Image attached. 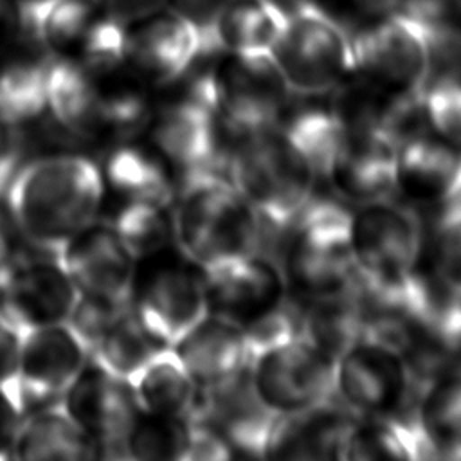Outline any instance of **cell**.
Masks as SVG:
<instances>
[{
  "mask_svg": "<svg viewBox=\"0 0 461 461\" xmlns=\"http://www.w3.org/2000/svg\"><path fill=\"white\" fill-rule=\"evenodd\" d=\"M103 194L101 167L77 153L22 164L4 193L13 225L32 247L52 256L95 220Z\"/></svg>",
  "mask_w": 461,
  "mask_h": 461,
  "instance_id": "6da1fadb",
  "label": "cell"
},
{
  "mask_svg": "<svg viewBox=\"0 0 461 461\" xmlns=\"http://www.w3.org/2000/svg\"><path fill=\"white\" fill-rule=\"evenodd\" d=\"M173 203V240L200 268L259 250L265 229L258 214L216 169L184 171Z\"/></svg>",
  "mask_w": 461,
  "mask_h": 461,
  "instance_id": "7a4b0ae2",
  "label": "cell"
},
{
  "mask_svg": "<svg viewBox=\"0 0 461 461\" xmlns=\"http://www.w3.org/2000/svg\"><path fill=\"white\" fill-rule=\"evenodd\" d=\"M229 180L265 230L286 232L313 198L319 173L303 148L277 124L238 140L229 157Z\"/></svg>",
  "mask_w": 461,
  "mask_h": 461,
  "instance_id": "3957f363",
  "label": "cell"
},
{
  "mask_svg": "<svg viewBox=\"0 0 461 461\" xmlns=\"http://www.w3.org/2000/svg\"><path fill=\"white\" fill-rule=\"evenodd\" d=\"M281 268L288 288L308 301L355 292L360 285L349 240V211L310 200L286 229Z\"/></svg>",
  "mask_w": 461,
  "mask_h": 461,
  "instance_id": "277c9868",
  "label": "cell"
},
{
  "mask_svg": "<svg viewBox=\"0 0 461 461\" xmlns=\"http://www.w3.org/2000/svg\"><path fill=\"white\" fill-rule=\"evenodd\" d=\"M272 58L292 94L328 95L353 74V31L315 0H295Z\"/></svg>",
  "mask_w": 461,
  "mask_h": 461,
  "instance_id": "5b68a950",
  "label": "cell"
},
{
  "mask_svg": "<svg viewBox=\"0 0 461 461\" xmlns=\"http://www.w3.org/2000/svg\"><path fill=\"white\" fill-rule=\"evenodd\" d=\"M189 94L207 104L221 131L236 140L277 126L292 97L272 56L238 54L200 74Z\"/></svg>",
  "mask_w": 461,
  "mask_h": 461,
  "instance_id": "8992f818",
  "label": "cell"
},
{
  "mask_svg": "<svg viewBox=\"0 0 461 461\" xmlns=\"http://www.w3.org/2000/svg\"><path fill=\"white\" fill-rule=\"evenodd\" d=\"M434 70L432 31L396 9L353 32L351 77L385 97L418 95Z\"/></svg>",
  "mask_w": 461,
  "mask_h": 461,
  "instance_id": "52a82bcc",
  "label": "cell"
},
{
  "mask_svg": "<svg viewBox=\"0 0 461 461\" xmlns=\"http://www.w3.org/2000/svg\"><path fill=\"white\" fill-rule=\"evenodd\" d=\"M349 240L366 290L398 288L421 274L423 229L409 203L391 196L358 203L349 211Z\"/></svg>",
  "mask_w": 461,
  "mask_h": 461,
  "instance_id": "ba28073f",
  "label": "cell"
},
{
  "mask_svg": "<svg viewBox=\"0 0 461 461\" xmlns=\"http://www.w3.org/2000/svg\"><path fill=\"white\" fill-rule=\"evenodd\" d=\"M335 358L301 331L249 357V384L276 416L299 414L333 400Z\"/></svg>",
  "mask_w": 461,
  "mask_h": 461,
  "instance_id": "9c48e42d",
  "label": "cell"
},
{
  "mask_svg": "<svg viewBox=\"0 0 461 461\" xmlns=\"http://www.w3.org/2000/svg\"><path fill=\"white\" fill-rule=\"evenodd\" d=\"M416 387L407 357L375 335L362 333L335 357L333 396L355 416L405 411Z\"/></svg>",
  "mask_w": 461,
  "mask_h": 461,
  "instance_id": "30bf717a",
  "label": "cell"
},
{
  "mask_svg": "<svg viewBox=\"0 0 461 461\" xmlns=\"http://www.w3.org/2000/svg\"><path fill=\"white\" fill-rule=\"evenodd\" d=\"M77 295V288L52 254H11L0 263V324L18 339L32 330L67 322Z\"/></svg>",
  "mask_w": 461,
  "mask_h": 461,
  "instance_id": "8fae6325",
  "label": "cell"
},
{
  "mask_svg": "<svg viewBox=\"0 0 461 461\" xmlns=\"http://www.w3.org/2000/svg\"><path fill=\"white\" fill-rule=\"evenodd\" d=\"M90 360L86 344L67 324L32 330L18 339L14 405L20 414L58 402Z\"/></svg>",
  "mask_w": 461,
  "mask_h": 461,
  "instance_id": "7c38bea8",
  "label": "cell"
},
{
  "mask_svg": "<svg viewBox=\"0 0 461 461\" xmlns=\"http://www.w3.org/2000/svg\"><path fill=\"white\" fill-rule=\"evenodd\" d=\"M398 140L384 128L342 124L322 178L346 202L366 203L394 194Z\"/></svg>",
  "mask_w": 461,
  "mask_h": 461,
  "instance_id": "4fadbf2b",
  "label": "cell"
},
{
  "mask_svg": "<svg viewBox=\"0 0 461 461\" xmlns=\"http://www.w3.org/2000/svg\"><path fill=\"white\" fill-rule=\"evenodd\" d=\"M209 313L241 326L279 308L288 285L281 263L261 250L220 259L202 268Z\"/></svg>",
  "mask_w": 461,
  "mask_h": 461,
  "instance_id": "5bb4252c",
  "label": "cell"
},
{
  "mask_svg": "<svg viewBox=\"0 0 461 461\" xmlns=\"http://www.w3.org/2000/svg\"><path fill=\"white\" fill-rule=\"evenodd\" d=\"M54 258L83 295L130 304L135 294V256L112 223L92 221L74 234Z\"/></svg>",
  "mask_w": 461,
  "mask_h": 461,
  "instance_id": "9a60e30c",
  "label": "cell"
},
{
  "mask_svg": "<svg viewBox=\"0 0 461 461\" xmlns=\"http://www.w3.org/2000/svg\"><path fill=\"white\" fill-rule=\"evenodd\" d=\"M135 315L162 346H175L207 313L203 276L182 265H162L137 290Z\"/></svg>",
  "mask_w": 461,
  "mask_h": 461,
  "instance_id": "2e32d148",
  "label": "cell"
},
{
  "mask_svg": "<svg viewBox=\"0 0 461 461\" xmlns=\"http://www.w3.org/2000/svg\"><path fill=\"white\" fill-rule=\"evenodd\" d=\"M394 193L416 205L445 207L461 200V149L418 130L396 149Z\"/></svg>",
  "mask_w": 461,
  "mask_h": 461,
  "instance_id": "e0dca14e",
  "label": "cell"
},
{
  "mask_svg": "<svg viewBox=\"0 0 461 461\" xmlns=\"http://www.w3.org/2000/svg\"><path fill=\"white\" fill-rule=\"evenodd\" d=\"M59 403L110 457H117L119 443L139 412L128 382L112 376L95 364H86L63 393Z\"/></svg>",
  "mask_w": 461,
  "mask_h": 461,
  "instance_id": "ac0fdd59",
  "label": "cell"
},
{
  "mask_svg": "<svg viewBox=\"0 0 461 461\" xmlns=\"http://www.w3.org/2000/svg\"><path fill=\"white\" fill-rule=\"evenodd\" d=\"M214 56L203 31L180 13L162 14L130 32L128 65L153 85H169L200 58Z\"/></svg>",
  "mask_w": 461,
  "mask_h": 461,
  "instance_id": "d6986e66",
  "label": "cell"
},
{
  "mask_svg": "<svg viewBox=\"0 0 461 461\" xmlns=\"http://www.w3.org/2000/svg\"><path fill=\"white\" fill-rule=\"evenodd\" d=\"M171 348L203 393L230 384L249 366L243 326L216 313H207Z\"/></svg>",
  "mask_w": 461,
  "mask_h": 461,
  "instance_id": "ffe728a7",
  "label": "cell"
},
{
  "mask_svg": "<svg viewBox=\"0 0 461 461\" xmlns=\"http://www.w3.org/2000/svg\"><path fill=\"white\" fill-rule=\"evenodd\" d=\"M220 124L193 94L167 104L153 119V146L182 171L214 169L220 158Z\"/></svg>",
  "mask_w": 461,
  "mask_h": 461,
  "instance_id": "44dd1931",
  "label": "cell"
},
{
  "mask_svg": "<svg viewBox=\"0 0 461 461\" xmlns=\"http://www.w3.org/2000/svg\"><path fill=\"white\" fill-rule=\"evenodd\" d=\"M196 420L218 430L230 448L252 457H265L276 414L256 398L245 371L230 384L203 393Z\"/></svg>",
  "mask_w": 461,
  "mask_h": 461,
  "instance_id": "7402d4cb",
  "label": "cell"
},
{
  "mask_svg": "<svg viewBox=\"0 0 461 461\" xmlns=\"http://www.w3.org/2000/svg\"><path fill=\"white\" fill-rule=\"evenodd\" d=\"M333 400L299 414L276 416L265 457L342 459L355 414Z\"/></svg>",
  "mask_w": 461,
  "mask_h": 461,
  "instance_id": "603a6c76",
  "label": "cell"
},
{
  "mask_svg": "<svg viewBox=\"0 0 461 461\" xmlns=\"http://www.w3.org/2000/svg\"><path fill=\"white\" fill-rule=\"evenodd\" d=\"M101 445L90 438L58 402L36 407L18 420L11 443L16 459L79 461L101 456Z\"/></svg>",
  "mask_w": 461,
  "mask_h": 461,
  "instance_id": "cb8c5ba5",
  "label": "cell"
},
{
  "mask_svg": "<svg viewBox=\"0 0 461 461\" xmlns=\"http://www.w3.org/2000/svg\"><path fill=\"white\" fill-rule=\"evenodd\" d=\"M139 411L164 418L196 420L203 391L189 376L173 348L162 346L128 380Z\"/></svg>",
  "mask_w": 461,
  "mask_h": 461,
  "instance_id": "d4e9b609",
  "label": "cell"
},
{
  "mask_svg": "<svg viewBox=\"0 0 461 461\" xmlns=\"http://www.w3.org/2000/svg\"><path fill=\"white\" fill-rule=\"evenodd\" d=\"M436 450L418 414L400 411L380 416H355L348 430L342 459H421Z\"/></svg>",
  "mask_w": 461,
  "mask_h": 461,
  "instance_id": "484cf974",
  "label": "cell"
},
{
  "mask_svg": "<svg viewBox=\"0 0 461 461\" xmlns=\"http://www.w3.org/2000/svg\"><path fill=\"white\" fill-rule=\"evenodd\" d=\"M45 101L61 130L81 137L101 130V90L79 61L63 56L45 61Z\"/></svg>",
  "mask_w": 461,
  "mask_h": 461,
  "instance_id": "4316f807",
  "label": "cell"
},
{
  "mask_svg": "<svg viewBox=\"0 0 461 461\" xmlns=\"http://www.w3.org/2000/svg\"><path fill=\"white\" fill-rule=\"evenodd\" d=\"M288 18V7L276 0H229L214 22L218 52L272 56Z\"/></svg>",
  "mask_w": 461,
  "mask_h": 461,
  "instance_id": "83f0119b",
  "label": "cell"
},
{
  "mask_svg": "<svg viewBox=\"0 0 461 461\" xmlns=\"http://www.w3.org/2000/svg\"><path fill=\"white\" fill-rule=\"evenodd\" d=\"M95 7L97 0H16L13 18L23 41L58 54L81 40Z\"/></svg>",
  "mask_w": 461,
  "mask_h": 461,
  "instance_id": "f1b7e54d",
  "label": "cell"
},
{
  "mask_svg": "<svg viewBox=\"0 0 461 461\" xmlns=\"http://www.w3.org/2000/svg\"><path fill=\"white\" fill-rule=\"evenodd\" d=\"M112 189L124 200L151 202L169 207L175 200L166 158L158 151L137 144H121L113 148L104 164V175Z\"/></svg>",
  "mask_w": 461,
  "mask_h": 461,
  "instance_id": "f546056e",
  "label": "cell"
},
{
  "mask_svg": "<svg viewBox=\"0 0 461 461\" xmlns=\"http://www.w3.org/2000/svg\"><path fill=\"white\" fill-rule=\"evenodd\" d=\"M160 348L162 344L146 331L135 312L128 308L97 339L90 349V360L112 376L128 382Z\"/></svg>",
  "mask_w": 461,
  "mask_h": 461,
  "instance_id": "4dcf8cb0",
  "label": "cell"
},
{
  "mask_svg": "<svg viewBox=\"0 0 461 461\" xmlns=\"http://www.w3.org/2000/svg\"><path fill=\"white\" fill-rule=\"evenodd\" d=\"M418 420L432 443L436 456H448L461 447V369L436 375L420 391Z\"/></svg>",
  "mask_w": 461,
  "mask_h": 461,
  "instance_id": "1f68e13d",
  "label": "cell"
},
{
  "mask_svg": "<svg viewBox=\"0 0 461 461\" xmlns=\"http://www.w3.org/2000/svg\"><path fill=\"white\" fill-rule=\"evenodd\" d=\"M191 434L193 420L164 418L139 411L119 443L117 457L187 461Z\"/></svg>",
  "mask_w": 461,
  "mask_h": 461,
  "instance_id": "d6a6232c",
  "label": "cell"
},
{
  "mask_svg": "<svg viewBox=\"0 0 461 461\" xmlns=\"http://www.w3.org/2000/svg\"><path fill=\"white\" fill-rule=\"evenodd\" d=\"M45 110V61H13L0 68V119L22 126Z\"/></svg>",
  "mask_w": 461,
  "mask_h": 461,
  "instance_id": "836d02e7",
  "label": "cell"
},
{
  "mask_svg": "<svg viewBox=\"0 0 461 461\" xmlns=\"http://www.w3.org/2000/svg\"><path fill=\"white\" fill-rule=\"evenodd\" d=\"M166 211L167 207L140 200H124L117 211L112 227L135 259L162 252L173 240V223Z\"/></svg>",
  "mask_w": 461,
  "mask_h": 461,
  "instance_id": "e575fe53",
  "label": "cell"
},
{
  "mask_svg": "<svg viewBox=\"0 0 461 461\" xmlns=\"http://www.w3.org/2000/svg\"><path fill=\"white\" fill-rule=\"evenodd\" d=\"M425 128L461 149V65L432 72L420 92Z\"/></svg>",
  "mask_w": 461,
  "mask_h": 461,
  "instance_id": "d590c367",
  "label": "cell"
},
{
  "mask_svg": "<svg viewBox=\"0 0 461 461\" xmlns=\"http://www.w3.org/2000/svg\"><path fill=\"white\" fill-rule=\"evenodd\" d=\"M128 25L110 14L92 20L81 36V65L94 76H110L128 63Z\"/></svg>",
  "mask_w": 461,
  "mask_h": 461,
  "instance_id": "8d00e7d4",
  "label": "cell"
},
{
  "mask_svg": "<svg viewBox=\"0 0 461 461\" xmlns=\"http://www.w3.org/2000/svg\"><path fill=\"white\" fill-rule=\"evenodd\" d=\"M430 258L438 281L461 285V200L441 207L430 238Z\"/></svg>",
  "mask_w": 461,
  "mask_h": 461,
  "instance_id": "74e56055",
  "label": "cell"
},
{
  "mask_svg": "<svg viewBox=\"0 0 461 461\" xmlns=\"http://www.w3.org/2000/svg\"><path fill=\"white\" fill-rule=\"evenodd\" d=\"M128 308L130 304L79 294L67 319V324L77 333V337L86 344L90 351L97 339L103 335V331Z\"/></svg>",
  "mask_w": 461,
  "mask_h": 461,
  "instance_id": "f35d334b",
  "label": "cell"
},
{
  "mask_svg": "<svg viewBox=\"0 0 461 461\" xmlns=\"http://www.w3.org/2000/svg\"><path fill=\"white\" fill-rule=\"evenodd\" d=\"M23 135L22 126L0 119V196L22 166Z\"/></svg>",
  "mask_w": 461,
  "mask_h": 461,
  "instance_id": "ab89813d",
  "label": "cell"
},
{
  "mask_svg": "<svg viewBox=\"0 0 461 461\" xmlns=\"http://www.w3.org/2000/svg\"><path fill=\"white\" fill-rule=\"evenodd\" d=\"M227 4L229 0H173L175 11L203 31L214 56L220 54L214 41V22Z\"/></svg>",
  "mask_w": 461,
  "mask_h": 461,
  "instance_id": "60d3db41",
  "label": "cell"
},
{
  "mask_svg": "<svg viewBox=\"0 0 461 461\" xmlns=\"http://www.w3.org/2000/svg\"><path fill=\"white\" fill-rule=\"evenodd\" d=\"M16 355H18V337L11 330H7L4 324H0V393L5 394L13 405H14Z\"/></svg>",
  "mask_w": 461,
  "mask_h": 461,
  "instance_id": "b9f144b4",
  "label": "cell"
},
{
  "mask_svg": "<svg viewBox=\"0 0 461 461\" xmlns=\"http://www.w3.org/2000/svg\"><path fill=\"white\" fill-rule=\"evenodd\" d=\"M164 2L166 0H106V14L128 25L151 16Z\"/></svg>",
  "mask_w": 461,
  "mask_h": 461,
  "instance_id": "7bdbcfd3",
  "label": "cell"
},
{
  "mask_svg": "<svg viewBox=\"0 0 461 461\" xmlns=\"http://www.w3.org/2000/svg\"><path fill=\"white\" fill-rule=\"evenodd\" d=\"M22 414L11 403V400L0 393V459L11 456V443L14 429Z\"/></svg>",
  "mask_w": 461,
  "mask_h": 461,
  "instance_id": "ee69618b",
  "label": "cell"
},
{
  "mask_svg": "<svg viewBox=\"0 0 461 461\" xmlns=\"http://www.w3.org/2000/svg\"><path fill=\"white\" fill-rule=\"evenodd\" d=\"M403 0H349V4L362 14L371 18L385 16L396 11Z\"/></svg>",
  "mask_w": 461,
  "mask_h": 461,
  "instance_id": "f6af8a7d",
  "label": "cell"
},
{
  "mask_svg": "<svg viewBox=\"0 0 461 461\" xmlns=\"http://www.w3.org/2000/svg\"><path fill=\"white\" fill-rule=\"evenodd\" d=\"M11 225L13 220L9 212L5 214L0 207V263L5 261L13 252H11Z\"/></svg>",
  "mask_w": 461,
  "mask_h": 461,
  "instance_id": "bcb514c9",
  "label": "cell"
},
{
  "mask_svg": "<svg viewBox=\"0 0 461 461\" xmlns=\"http://www.w3.org/2000/svg\"><path fill=\"white\" fill-rule=\"evenodd\" d=\"M447 457H454V459H461V447H457V448H454Z\"/></svg>",
  "mask_w": 461,
  "mask_h": 461,
  "instance_id": "7dc6e473",
  "label": "cell"
},
{
  "mask_svg": "<svg viewBox=\"0 0 461 461\" xmlns=\"http://www.w3.org/2000/svg\"><path fill=\"white\" fill-rule=\"evenodd\" d=\"M2 11H4V7H2V0H0V18H2Z\"/></svg>",
  "mask_w": 461,
  "mask_h": 461,
  "instance_id": "c3c4849f",
  "label": "cell"
}]
</instances>
